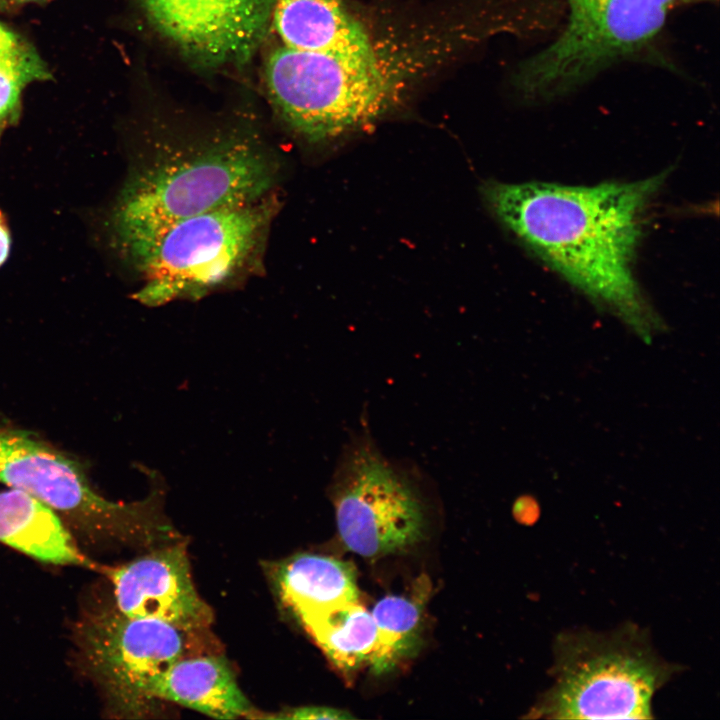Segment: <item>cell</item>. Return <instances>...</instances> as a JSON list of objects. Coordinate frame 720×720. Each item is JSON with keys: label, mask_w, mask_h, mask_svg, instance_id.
Listing matches in <instances>:
<instances>
[{"label": "cell", "mask_w": 720, "mask_h": 720, "mask_svg": "<svg viewBox=\"0 0 720 720\" xmlns=\"http://www.w3.org/2000/svg\"><path fill=\"white\" fill-rule=\"evenodd\" d=\"M0 484L23 490L65 514L80 528L120 539L151 536L147 504H122L99 495L79 465L20 431L0 430Z\"/></svg>", "instance_id": "obj_9"}, {"label": "cell", "mask_w": 720, "mask_h": 720, "mask_svg": "<svg viewBox=\"0 0 720 720\" xmlns=\"http://www.w3.org/2000/svg\"><path fill=\"white\" fill-rule=\"evenodd\" d=\"M103 570L113 585L117 610L127 616L162 621L188 633L213 622L211 608L195 588L184 544Z\"/></svg>", "instance_id": "obj_11"}, {"label": "cell", "mask_w": 720, "mask_h": 720, "mask_svg": "<svg viewBox=\"0 0 720 720\" xmlns=\"http://www.w3.org/2000/svg\"><path fill=\"white\" fill-rule=\"evenodd\" d=\"M10 245V233L4 216L0 212V266L6 261L9 255Z\"/></svg>", "instance_id": "obj_20"}, {"label": "cell", "mask_w": 720, "mask_h": 720, "mask_svg": "<svg viewBox=\"0 0 720 720\" xmlns=\"http://www.w3.org/2000/svg\"><path fill=\"white\" fill-rule=\"evenodd\" d=\"M666 176L593 186L488 182L482 191L498 220L522 244L649 339L660 320L633 265L645 212Z\"/></svg>", "instance_id": "obj_1"}, {"label": "cell", "mask_w": 720, "mask_h": 720, "mask_svg": "<svg viewBox=\"0 0 720 720\" xmlns=\"http://www.w3.org/2000/svg\"><path fill=\"white\" fill-rule=\"evenodd\" d=\"M272 179L271 162L244 139L167 151L140 168L122 191L113 217L116 237L134 261L173 224L255 202Z\"/></svg>", "instance_id": "obj_2"}, {"label": "cell", "mask_w": 720, "mask_h": 720, "mask_svg": "<svg viewBox=\"0 0 720 720\" xmlns=\"http://www.w3.org/2000/svg\"><path fill=\"white\" fill-rule=\"evenodd\" d=\"M48 77V70L34 48L0 25V136L18 117L23 88Z\"/></svg>", "instance_id": "obj_18"}, {"label": "cell", "mask_w": 720, "mask_h": 720, "mask_svg": "<svg viewBox=\"0 0 720 720\" xmlns=\"http://www.w3.org/2000/svg\"><path fill=\"white\" fill-rule=\"evenodd\" d=\"M415 464L392 459L369 430L352 434L330 485L343 544L363 557L405 550L423 536L425 506Z\"/></svg>", "instance_id": "obj_6"}, {"label": "cell", "mask_w": 720, "mask_h": 720, "mask_svg": "<svg viewBox=\"0 0 720 720\" xmlns=\"http://www.w3.org/2000/svg\"><path fill=\"white\" fill-rule=\"evenodd\" d=\"M0 542L47 563L89 564L55 510L20 489L0 492Z\"/></svg>", "instance_id": "obj_15"}, {"label": "cell", "mask_w": 720, "mask_h": 720, "mask_svg": "<svg viewBox=\"0 0 720 720\" xmlns=\"http://www.w3.org/2000/svg\"><path fill=\"white\" fill-rule=\"evenodd\" d=\"M257 719H294V720H314V719H351L353 716L347 711L340 709L322 707V706H301L288 708L276 712L274 714H264L259 712Z\"/></svg>", "instance_id": "obj_19"}, {"label": "cell", "mask_w": 720, "mask_h": 720, "mask_svg": "<svg viewBox=\"0 0 720 720\" xmlns=\"http://www.w3.org/2000/svg\"><path fill=\"white\" fill-rule=\"evenodd\" d=\"M23 1H43V0H23Z\"/></svg>", "instance_id": "obj_22"}, {"label": "cell", "mask_w": 720, "mask_h": 720, "mask_svg": "<svg viewBox=\"0 0 720 720\" xmlns=\"http://www.w3.org/2000/svg\"><path fill=\"white\" fill-rule=\"evenodd\" d=\"M679 670L635 624L561 632L553 643L552 684L528 717L650 719L653 696Z\"/></svg>", "instance_id": "obj_3"}, {"label": "cell", "mask_w": 720, "mask_h": 720, "mask_svg": "<svg viewBox=\"0 0 720 720\" xmlns=\"http://www.w3.org/2000/svg\"><path fill=\"white\" fill-rule=\"evenodd\" d=\"M149 696L217 719H256L259 714L220 655L180 658L151 682Z\"/></svg>", "instance_id": "obj_12"}, {"label": "cell", "mask_w": 720, "mask_h": 720, "mask_svg": "<svg viewBox=\"0 0 720 720\" xmlns=\"http://www.w3.org/2000/svg\"><path fill=\"white\" fill-rule=\"evenodd\" d=\"M374 50L328 54L280 46L265 66L278 112L310 142L336 138L377 119L392 103L396 70Z\"/></svg>", "instance_id": "obj_5"}, {"label": "cell", "mask_w": 720, "mask_h": 720, "mask_svg": "<svg viewBox=\"0 0 720 720\" xmlns=\"http://www.w3.org/2000/svg\"><path fill=\"white\" fill-rule=\"evenodd\" d=\"M0 3H1V0H0Z\"/></svg>", "instance_id": "obj_23"}, {"label": "cell", "mask_w": 720, "mask_h": 720, "mask_svg": "<svg viewBox=\"0 0 720 720\" xmlns=\"http://www.w3.org/2000/svg\"><path fill=\"white\" fill-rule=\"evenodd\" d=\"M376 642L369 663L376 674L390 671L416 653L421 642L422 608L415 598L390 595L371 611Z\"/></svg>", "instance_id": "obj_17"}, {"label": "cell", "mask_w": 720, "mask_h": 720, "mask_svg": "<svg viewBox=\"0 0 720 720\" xmlns=\"http://www.w3.org/2000/svg\"><path fill=\"white\" fill-rule=\"evenodd\" d=\"M162 621L115 610L96 613L80 626V647L88 669L113 712L128 718L151 713V682L185 656L186 634Z\"/></svg>", "instance_id": "obj_8"}, {"label": "cell", "mask_w": 720, "mask_h": 720, "mask_svg": "<svg viewBox=\"0 0 720 720\" xmlns=\"http://www.w3.org/2000/svg\"><path fill=\"white\" fill-rule=\"evenodd\" d=\"M272 583L282 603L301 621L359 601L351 563L300 553L272 564Z\"/></svg>", "instance_id": "obj_13"}, {"label": "cell", "mask_w": 720, "mask_h": 720, "mask_svg": "<svg viewBox=\"0 0 720 720\" xmlns=\"http://www.w3.org/2000/svg\"><path fill=\"white\" fill-rule=\"evenodd\" d=\"M267 220L255 201L173 224L133 261L144 276L135 298L157 306L204 295L245 264Z\"/></svg>", "instance_id": "obj_7"}, {"label": "cell", "mask_w": 720, "mask_h": 720, "mask_svg": "<svg viewBox=\"0 0 720 720\" xmlns=\"http://www.w3.org/2000/svg\"><path fill=\"white\" fill-rule=\"evenodd\" d=\"M271 16L288 48L344 55L374 51L362 25L338 0H274Z\"/></svg>", "instance_id": "obj_14"}, {"label": "cell", "mask_w": 720, "mask_h": 720, "mask_svg": "<svg viewBox=\"0 0 720 720\" xmlns=\"http://www.w3.org/2000/svg\"><path fill=\"white\" fill-rule=\"evenodd\" d=\"M302 624L338 668L350 671L369 662L376 625L371 612L359 601L335 607Z\"/></svg>", "instance_id": "obj_16"}, {"label": "cell", "mask_w": 720, "mask_h": 720, "mask_svg": "<svg viewBox=\"0 0 720 720\" xmlns=\"http://www.w3.org/2000/svg\"><path fill=\"white\" fill-rule=\"evenodd\" d=\"M567 21L545 48L525 60L515 82L536 102L566 96L625 62L662 60L659 43L679 0H565Z\"/></svg>", "instance_id": "obj_4"}, {"label": "cell", "mask_w": 720, "mask_h": 720, "mask_svg": "<svg viewBox=\"0 0 720 720\" xmlns=\"http://www.w3.org/2000/svg\"><path fill=\"white\" fill-rule=\"evenodd\" d=\"M718 0H679V5L698 4V3H716Z\"/></svg>", "instance_id": "obj_21"}, {"label": "cell", "mask_w": 720, "mask_h": 720, "mask_svg": "<svg viewBox=\"0 0 720 720\" xmlns=\"http://www.w3.org/2000/svg\"><path fill=\"white\" fill-rule=\"evenodd\" d=\"M152 24L207 64L237 63L266 31L274 0H141Z\"/></svg>", "instance_id": "obj_10"}]
</instances>
